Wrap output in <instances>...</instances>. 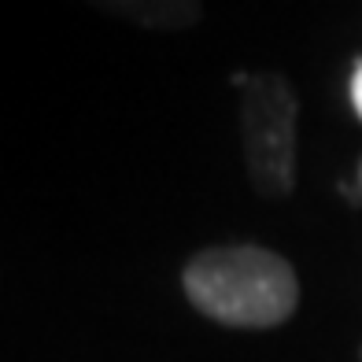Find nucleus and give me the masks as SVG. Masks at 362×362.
<instances>
[{"instance_id": "f03ea898", "label": "nucleus", "mask_w": 362, "mask_h": 362, "mask_svg": "<svg viewBox=\"0 0 362 362\" xmlns=\"http://www.w3.org/2000/svg\"><path fill=\"white\" fill-rule=\"evenodd\" d=\"M296 122L300 96L277 71L248 74L240 86V152L252 189L262 200L296 192Z\"/></svg>"}, {"instance_id": "20e7f679", "label": "nucleus", "mask_w": 362, "mask_h": 362, "mask_svg": "<svg viewBox=\"0 0 362 362\" xmlns=\"http://www.w3.org/2000/svg\"><path fill=\"white\" fill-rule=\"evenodd\" d=\"M351 104H355V115L362 119V59H358V67L351 74Z\"/></svg>"}, {"instance_id": "f257e3e1", "label": "nucleus", "mask_w": 362, "mask_h": 362, "mask_svg": "<svg viewBox=\"0 0 362 362\" xmlns=\"http://www.w3.org/2000/svg\"><path fill=\"white\" fill-rule=\"evenodd\" d=\"M181 288L204 318L229 329H277L300 307L292 262L259 244H215L181 270Z\"/></svg>"}, {"instance_id": "423d86ee", "label": "nucleus", "mask_w": 362, "mask_h": 362, "mask_svg": "<svg viewBox=\"0 0 362 362\" xmlns=\"http://www.w3.org/2000/svg\"><path fill=\"white\" fill-rule=\"evenodd\" d=\"M355 185H358V192H362V159H358V167H355Z\"/></svg>"}, {"instance_id": "0eeeda50", "label": "nucleus", "mask_w": 362, "mask_h": 362, "mask_svg": "<svg viewBox=\"0 0 362 362\" xmlns=\"http://www.w3.org/2000/svg\"><path fill=\"white\" fill-rule=\"evenodd\" d=\"M358 362H362V348H358Z\"/></svg>"}, {"instance_id": "39448f33", "label": "nucleus", "mask_w": 362, "mask_h": 362, "mask_svg": "<svg viewBox=\"0 0 362 362\" xmlns=\"http://www.w3.org/2000/svg\"><path fill=\"white\" fill-rule=\"evenodd\" d=\"M340 192H344V200H348V204L362 207V192H358V185H340Z\"/></svg>"}, {"instance_id": "7ed1b4c3", "label": "nucleus", "mask_w": 362, "mask_h": 362, "mask_svg": "<svg viewBox=\"0 0 362 362\" xmlns=\"http://www.w3.org/2000/svg\"><path fill=\"white\" fill-rule=\"evenodd\" d=\"M96 8L141 30H159V34L189 30L204 19V4H196V0H100Z\"/></svg>"}]
</instances>
